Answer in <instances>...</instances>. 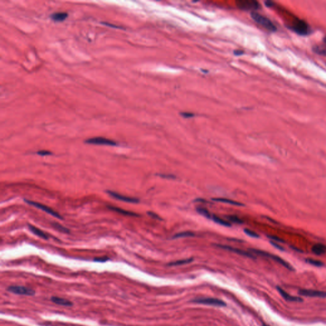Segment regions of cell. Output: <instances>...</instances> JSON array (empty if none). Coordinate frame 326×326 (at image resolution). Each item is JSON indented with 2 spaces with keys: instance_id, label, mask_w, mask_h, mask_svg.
I'll use <instances>...</instances> for the list:
<instances>
[{
  "instance_id": "8992f818",
  "label": "cell",
  "mask_w": 326,
  "mask_h": 326,
  "mask_svg": "<svg viewBox=\"0 0 326 326\" xmlns=\"http://www.w3.org/2000/svg\"><path fill=\"white\" fill-rule=\"evenodd\" d=\"M25 202L27 203L28 204H30V205H32L33 206V207H35L38 209H40L43 211H44L45 212L54 216V217H56L57 218H59V219H63V217L62 216H61L58 212H56V211H54V210H53L52 208H49L48 207H47V206L46 205H44L43 204H41V203H37L36 201H30V200H28V199H24Z\"/></svg>"
},
{
  "instance_id": "e0dca14e",
  "label": "cell",
  "mask_w": 326,
  "mask_h": 326,
  "mask_svg": "<svg viewBox=\"0 0 326 326\" xmlns=\"http://www.w3.org/2000/svg\"><path fill=\"white\" fill-rule=\"evenodd\" d=\"M312 252L318 255H320L323 254L326 251V247L323 244L317 243L314 245L312 248Z\"/></svg>"
},
{
  "instance_id": "30bf717a",
  "label": "cell",
  "mask_w": 326,
  "mask_h": 326,
  "mask_svg": "<svg viewBox=\"0 0 326 326\" xmlns=\"http://www.w3.org/2000/svg\"><path fill=\"white\" fill-rule=\"evenodd\" d=\"M107 193L111 197H112V198H115L116 199L120 200V201H122L126 202V203H139V199H136V198L127 197V196L121 195V194H120L118 193H117L115 192L111 191H108Z\"/></svg>"
},
{
  "instance_id": "f546056e",
  "label": "cell",
  "mask_w": 326,
  "mask_h": 326,
  "mask_svg": "<svg viewBox=\"0 0 326 326\" xmlns=\"http://www.w3.org/2000/svg\"><path fill=\"white\" fill-rule=\"evenodd\" d=\"M107 260H108V257H99V258H96L94 259V261H97V262H105L107 261Z\"/></svg>"
},
{
  "instance_id": "277c9868",
  "label": "cell",
  "mask_w": 326,
  "mask_h": 326,
  "mask_svg": "<svg viewBox=\"0 0 326 326\" xmlns=\"http://www.w3.org/2000/svg\"><path fill=\"white\" fill-rule=\"evenodd\" d=\"M7 290L17 295L33 296L35 294V291L33 289L21 285H10L7 288Z\"/></svg>"
},
{
  "instance_id": "f1b7e54d",
  "label": "cell",
  "mask_w": 326,
  "mask_h": 326,
  "mask_svg": "<svg viewBox=\"0 0 326 326\" xmlns=\"http://www.w3.org/2000/svg\"><path fill=\"white\" fill-rule=\"evenodd\" d=\"M101 24H104L107 26H109V27H111V28H116V29H123L122 27L121 26H116V25H114V24H111L110 23H105V22H103L101 23Z\"/></svg>"
},
{
  "instance_id": "4dcf8cb0",
  "label": "cell",
  "mask_w": 326,
  "mask_h": 326,
  "mask_svg": "<svg viewBox=\"0 0 326 326\" xmlns=\"http://www.w3.org/2000/svg\"><path fill=\"white\" fill-rule=\"evenodd\" d=\"M269 238H271V239H273V240H274V241L277 242H283V240H282V239L279 238L277 237V236H269Z\"/></svg>"
},
{
  "instance_id": "3957f363",
  "label": "cell",
  "mask_w": 326,
  "mask_h": 326,
  "mask_svg": "<svg viewBox=\"0 0 326 326\" xmlns=\"http://www.w3.org/2000/svg\"><path fill=\"white\" fill-rule=\"evenodd\" d=\"M250 251L253 252L255 253L258 254L259 255L264 256V257H268V258H271L273 260L277 262L278 263L280 264L281 265H282L283 266H284L285 268L288 269L290 271H293L294 270V268L292 267V266L290 264H288L287 262L284 261L283 259L280 258V257H278V256L274 255L269 253H268L266 252H264V251L259 250H257V249H250Z\"/></svg>"
},
{
  "instance_id": "d4e9b609",
  "label": "cell",
  "mask_w": 326,
  "mask_h": 326,
  "mask_svg": "<svg viewBox=\"0 0 326 326\" xmlns=\"http://www.w3.org/2000/svg\"><path fill=\"white\" fill-rule=\"evenodd\" d=\"M306 261L309 264H310L315 266L320 267V266H323V263L321 261H318V260H315V259H306Z\"/></svg>"
},
{
  "instance_id": "8fae6325",
  "label": "cell",
  "mask_w": 326,
  "mask_h": 326,
  "mask_svg": "<svg viewBox=\"0 0 326 326\" xmlns=\"http://www.w3.org/2000/svg\"><path fill=\"white\" fill-rule=\"evenodd\" d=\"M217 247L222 248V249H224V250H229V251H231V252H233L234 253H238L239 255H243V256H246L247 257H250V258H253L254 259L255 257L254 256L250 253V252H246V251H244L243 250H241V249H238V248H234V247H231L230 246H227V245H217Z\"/></svg>"
},
{
  "instance_id": "9c48e42d",
  "label": "cell",
  "mask_w": 326,
  "mask_h": 326,
  "mask_svg": "<svg viewBox=\"0 0 326 326\" xmlns=\"http://www.w3.org/2000/svg\"><path fill=\"white\" fill-rule=\"evenodd\" d=\"M299 294L300 296H306V297L326 298V292H323V291L302 289L299 291Z\"/></svg>"
},
{
  "instance_id": "ffe728a7",
  "label": "cell",
  "mask_w": 326,
  "mask_h": 326,
  "mask_svg": "<svg viewBox=\"0 0 326 326\" xmlns=\"http://www.w3.org/2000/svg\"><path fill=\"white\" fill-rule=\"evenodd\" d=\"M212 220L217 223V224H220V225H222V226H226V227H230L231 226V224H229V223L224 220H223L215 215H213V217H212Z\"/></svg>"
},
{
  "instance_id": "d6a6232c",
  "label": "cell",
  "mask_w": 326,
  "mask_h": 326,
  "mask_svg": "<svg viewBox=\"0 0 326 326\" xmlns=\"http://www.w3.org/2000/svg\"><path fill=\"white\" fill-rule=\"evenodd\" d=\"M182 115L185 117V118H190V117H192L194 116V114L191 113H188V112H184L183 113H182Z\"/></svg>"
},
{
  "instance_id": "83f0119b",
  "label": "cell",
  "mask_w": 326,
  "mask_h": 326,
  "mask_svg": "<svg viewBox=\"0 0 326 326\" xmlns=\"http://www.w3.org/2000/svg\"><path fill=\"white\" fill-rule=\"evenodd\" d=\"M37 153L38 154L39 156H49V155H50V154H52V153H51L49 151H47V150H40V151H38L37 152Z\"/></svg>"
},
{
  "instance_id": "836d02e7",
  "label": "cell",
  "mask_w": 326,
  "mask_h": 326,
  "mask_svg": "<svg viewBox=\"0 0 326 326\" xmlns=\"http://www.w3.org/2000/svg\"><path fill=\"white\" fill-rule=\"evenodd\" d=\"M148 214L151 217H152V218H153L158 219V220H161V218H160L158 215H156V213H153V212H148Z\"/></svg>"
},
{
  "instance_id": "e575fe53",
  "label": "cell",
  "mask_w": 326,
  "mask_h": 326,
  "mask_svg": "<svg viewBox=\"0 0 326 326\" xmlns=\"http://www.w3.org/2000/svg\"><path fill=\"white\" fill-rule=\"evenodd\" d=\"M234 54L236 55V56H240L243 54V52L242 50H235Z\"/></svg>"
},
{
  "instance_id": "9a60e30c",
  "label": "cell",
  "mask_w": 326,
  "mask_h": 326,
  "mask_svg": "<svg viewBox=\"0 0 326 326\" xmlns=\"http://www.w3.org/2000/svg\"><path fill=\"white\" fill-rule=\"evenodd\" d=\"M68 16L66 12H56L51 15L50 18L54 21L56 22H63Z\"/></svg>"
},
{
  "instance_id": "44dd1931",
  "label": "cell",
  "mask_w": 326,
  "mask_h": 326,
  "mask_svg": "<svg viewBox=\"0 0 326 326\" xmlns=\"http://www.w3.org/2000/svg\"><path fill=\"white\" fill-rule=\"evenodd\" d=\"M193 261V259H187L179 260V261H177L170 263L168 264V265L169 266H180V265H183V264H185L190 263Z\"/></svg>"
},
{
  "instance_id": "484cf974",
  "label": "cell",
  "mask_w": 326,
  "mask_h": 326,
  "mask_svg": "<svg viewBox=\"0 0 326 326\" xmlns=\"http://www.w3.org/2000/svg\"><path fill=\"white\" fill-rule=\"evenodd\" d=\"M244 232L246 234H247L248 236L252 237V238H258L259 237V234H257L255 232L253 231H251L248 229H244Z\"/></svg>"
},
{
  "instance_id": "6da1fadb",
  "label": "cell",
  "mask_w": 326,
  "mask_h": 326,
  "mask_svg": "<svg viewBox=\"0 0 326 326\" xmlns=\"http://www.w3.org/2000/svg\"><path fill=\"white\" fill-rule=\"evenodd\" d=\"M288 27L299 35L306 36L310 35L311 33V28L309 25L305 21L298 18L293 20Z\"/></svg>"
},
{
  "instance_id": "1f68e13d",
  "label": "cell",
  "mask_w": 326,
  "mask_h": 326,
  "mask_svg": "<svg viewBox=\"0 0 326 326\" xmlns=\"http://www.w3.org/2000/svg\"><path fill=\"white\" fill-rule=\"evenodd\" d=\"M271 244L274 246V247H276L277 248L280 250H283V248H282V247H281L280 245H278L277 242H271Z\"/></svg>"
},
{
  "instance_id": "cb8c5ba5",
  "label": "cell",
  "mask_w": 326,
  "mask_h": 326,
  "mask_svg": "<svg viewBox=\"0 0 326 326\" xmlns=\"http://www.w3.org/2000/svg\"><path fill=\"white\" fill-rule=\"evenodd\" d=\"M52 225L53 226L54 228H55L57 230L59 231L60 232H62V233H69V230H68V229L65 228L64 227H63V226H61V224H58V223H53Z\"/></svg>"
},
{
  "instance_id": "4316f807",
  "label": "cell",
  "mask_w": 326,
  "mask_h": 326,
  "mask_svg": "<svg viewBox=\"0 0 326 326\" xmlns=\"http://www.w3.org/2000/svg\"><path fill=\"white\" fill-rule=\"evenodd\" d=\"M228 218L230 220H231L232 222H233L234 223H238V224H242L243 223V221L241 219L236 216H229Z\"/></svg>"
},
{
  "instance_id": "5b68a950",
  "label": "cell",
  "mask_w": 326,
  "mask_h": 326,
  "mask_svg": "<svg viewBox=\"0 0 326 326\" xmlns=\"http://www.w3.org/2000/svg\"><path fill=\"white\" fill-rule=\"evenodd\" d=\"M191 302L194 303L207 304V305H210V306H218V307H223V306H226V304L223 301L218 299L213 298H196V299L191 300Z\"/></svg>"
},
{
  "instance_id": "7c38bea8",
  "label": "cell",
  "mask_w": 326,
  "mask_h": 326,
  "mask_svg": "<svg viewBox=\"0 0 326 326\" xmlns=\"http://www.w3.org/2000/svg\"><path fill=\"white\" fill-rule=\"evenodd\" d=\"M277 289L278 291L280 294L282 296V297L287 301H290V302H302L303 301V299L301 298L300 297H296V296H293L290 295L289 294H288L287 293L285 290H284L280 287H277Z\"/></svg>"
},
{
  "instance_id": "ac0fdd59",
  "label": "cell",
  "mask_w": 326,
  "mask_h": 326,
  "mask_svg": "<svg viewBox=\"0 0 326 326\" xmlns=\"http://www.w3.org/2000/svg\"><path fill=\"white\" fill-rule=\"evenodd\" d=\"M212 200L214 201H216V202L229 204H232V205H234V206H243L244 205L242 203H239V202H238V201H234L232 199H226V198H212Z\"/></svg>"
},
{
  "instance_id": "8d00e7d4",
  "label": "cell",
  "mask_w": 326,
  "mask_h": 326,
  "mask_svg": "<svg viewBox=\"0 0 326 326\" xmlns=\"http://www.w3.org/2000/svg\"><path fill=\"white\" fill-rule=\"evenodd\" d=\"M323 43H325L326 44V36L323 38Z\"/></svg>"
},
{
  "instance_id": "ba28073f",
  "label": "cell",
  "mask_w": 326,
  "mask_h": 326,
  "mask_svg": "<svg viewBox=\"0 0 326 326\" xmlns=\"http://www.w3.org/2000/svg\"><path fill=\"white\" fill-rule=\"evenodd\" d=\"M88 144L93 145H107V146H116L117 143L112 140L103 138V137H94L88 139L85 142Z\"/></svg>"
},
{
  "instance_id": "7a4b0ae2",
  "label": "cell",
  "mask_w": 326,
  "mask_h": 326,
  "mask_svg": "<svg viewBox=\"0 0 326 326\" xmlns=\"http://www.w3.org/2000/svg\"><path fill=\"white\" fill-rule=\"evenodd\" d=\"M251 18L255 22H256L257 24L261 25V26L264 27L268 31L272 32L276 31V26H274V24L268 18H267L266 17L263 16L257 12H251Z\"/></svg>"
},
{
  "instance_id": "74e56055",
  "label": "cell",
  "mask_w": 326,
  "mask_h": 326,
  "mask_svg": "<svg viewBox=\"0 0 326 326\" xmlns=\"http://www.w3.org/2000/svg\"><path fill=\"white\" fill-rule=\"evenodd\" d=\"M263 326H269V325H266V324H263Z\"/></svg>"
},
{
  "instance_id": "5bb4252c",
  "label": "cell",
  "mask_w": 326,
  "mask_h": 326,
  "mask_svg": "<svg viewBox=\"0 0 326 326\" xmlns=\"http://www.w3.org/2000/svg\"><path fill=\"white\" fill-rule=\"evenodd\" d=\"M28 226H29V230H30V231H31L34 234H35V235L39 236L40 238H42L45 239H47L48 238V235H47L45 233H44L42 230H41V229H38V228H37V227L34 226H33V225H30V224H29Z\"/></svg>"
},
{
  "instance_id": "4fadbf2b",
  "label": "cell",
  "mask_w": 326,
  "mask_h": 326,
  "mask_svg": "<svg viewBox=\"0 0 326 326\" xmlns=\"http://www.w3.org/2000/svg\"><path fill=\"white\" fill-rule=\"evenodd\" d=\"M50 300H51V301L55 303L56 304L64 306H72V305L73 304V303L69 300H68L64 298H62L56 297V296L51 297Z\"/></svg>"
},
{
  "instance_id": "d590c367",
  "label": "cell",
  "mask_w": 326,
  "mask_h": 326,
  "mask_svg": "<svg viewBox=\"0 0 326 326\" xmlns=\"http://www.w3.org/2000/svg\"><path fill=\"white\" fill-rule=\"evenodd\" d=\"M265 4H266V7H271L273 6V2H271V1H267L265 2Z\"/></svg>"
},
{
  "instance_id": "7402d4cb",
  "label": "cell",
  "mask_w": 326,
  "mask_h": 326,
  "mask_svg": "<svg viewBox=\"0 0 326 326\" xmlns=\"http://www.w3.org/2000/svg\"><path fill=\"white\" fill-rule=\"evenodd\" d=\"M196 210H197V212L199 213H200L201 215H202L203 216L205 217L206 218H207L212 219V216H211V215H210V212H208V210H207L204 208H202V207H198V208H197Z\"/></svg>"
},
{
  "instance_id": "2e32d148",
  "label": "cell",
  "mask_w": 326,
  "mask_h": 326,
  "mask_svg": "<svg viewBox=\"0 0 326 326\" xmlns=\"http://www.w3.org/2000/svg\"><path fill=\"white\" fill-rule=\"evenodd\" d=\"M108 208L110 209L111 210H113L118 213H121V214H123V215H128V216H133V217H138V215L136 214L135 213H133V212H129V211H127V210H123V209H121V208H117V207H112V206H108Z\"/></svg>"
},
{
  "instance_id": "d6986e66",
  "label": "cell",
  "mask_w": 326,
  "mask_h": 326,
  "mask_svg": "<svg viewBox=\"0 0 326 326\" xmlns=\"http://www.w3.org/2000/svg\"><path fill=\"white\" fill-rule=\"evenodd\" d=\"M313 50L314 53L318 55L326 56V44L323 43V44L315 45L313 47Z\"/></svg>"
},
{
  "instance_id": "52a82bcc",
  "label": "cell",
  "mask_w": 326,
  "mask_h": 326,
  "mask_svg": "<svg viewBox=\"0 0 326 326\" xmlns=\"http://www.w3.org/2000/svg\"><path fill=\"white\" fill-rule=\"evenodd\" d=\"M236 4L239 8L243 10H257L260 8V4L259 2L254 1V0L239 1Z\"/></svg>"
},
{
  "instance_id": "603a6c76",
  "label": "cell",
  "mask_w": 326,
  "mask_h": 326,
  "mask_svg": "<svg viewBox=\"0 0 326 326\" xmlns=\"http://www.w3.org/2000/svg\"><path fill=\"white\" fill-rule=\"evenodd\" d=\"M194 236V234L190 231H186V232H182L179 233L177 234H175L173 236V238H184V237H190Z\"/></svg>"
}]
</instances>
